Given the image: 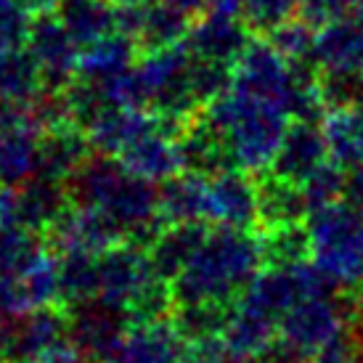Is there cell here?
<instances>
[{"label":"cell","instance_id":"obj_1","mask_svg":"<svg viewBox=\"0 0 363 363\" xmlns=\"http://www.w3.org/2000/svg\"><path fill=\"white\" fill-rule=\"evenodd\" d=\"M72 204L104 210L125 231V242L149 250L162 233L160 189L125 170L117 157L96 154L67 181Z\"/></svg>","mask_w":363,"mask_h":363},{"label":"cell","instance_id":"obj_26","mask_svg":"<svg viewBox=\"0 0 363 363\" xmlns=\"http://www.w3.org/2000/svg\"><path fill=\"white\" fill-rule=\"evenodd\" d=\"M40 135L35 125L0 130V186H21L38 175Z\"/></svg>","mask_w":363,"mask_h":363},{"label":"cell","instance_id":"obj_15","mask_svg":"<svg viewBox=\"0 0 363 363\" xmlns=\"http://www.w3.org/2000/svg\"><path fill=\"white\" fill-rule=\"evenodd\" d=\"M162 122V114L152 109H135V106H114L106 104L85 128L93 152L106 157H120L133 141L154 130Z\"/></svg>","mask_w":363,"mask_h":363},{"label":"cell","instance_id":"obj_31","mask_svg":"<svg viewBox=\"0 0 363 363\" xmlns=\"http://www.w3.org/2000/svg\"><path fill=\"white\" fill-rule=\"evenodd\" d=\"M51 252L45 233L21 225L0 228V276H16L32 268L43 255Z\"/></svg>","mask_w":363,"mask_h":363},{"label":"cell","instance_id":"obj_30","mask_svg":"<svg viewBox=\"0 0 363 363\" xmlns=\"http://www.w3.org/2000/svg\"><path fill=\"white\" fill-rule=\"evenodd\" d=\"M59 260V305L74 311L99 300V255L67 252Z\"/></svg>","mask_w":363,"mask_h":363},{"label":"cell","instance_id":"obj_27","mask_svg":"<svg viewBox=\"0 0 363 363\" xmlns=\"http://www.w3.org/2000/svg\"><path fill=\"white\" fill-rule=\"evenodd\" d=\"M45 88L43 72L27 45L0 48V99L13 104L38 101Z\"/></svg>","mask_w":363,"mask_h":363},{"label":"cell","instance_id":"obj_9","mask_svg":"<svg viewBox=\"0 0 363 363\" xmlns=\"http://www.w3.org/2000/svg\"><path fill=\"white\" fill-rule=\"evenodd\" d=\"M45 239H48V247H51L53 255H101L125 242V231L104 210L69 204L59 220L48 228Z\"/></svg>","mask_w":363,"mask_h":363},{"label":"cell","instance_id":"obj_51","mask_svg":"<svg viewBox=\"0 0 363 363\" xmlns=\"http://www.w3.org/2000/svg\"><path fill=\"white\" fill-rule=\"evenodd\" d=\"M59 3H61V0H59Z\"/></svg>","mask_w":363,"mask_h":363},{"label":"cell","instance_id":"obj_7","mask_svg":"<svg viewBox=\"0 0 363 363\" xmlns=\"http://www.w3.org/2000/svg\"><path fill=\"white\" fill-rule=\"evenodd\" d=\"M67 183L35 175L21 186H3L0 191V228L21 225L38 233H48L69 207Z\"/></svg>","mask_w":363,"mask_h":363},{"label":"cell","instance_id":"obj_28","mask_svg":"<svg viewBox=\"0 0 363 363\" xmlns=\"http://www.w3.org/2000/svg\"><path fill=\"white\" fill-rule=\"evenodd\" d=\"M276 332H279V321H273V318L262 315V313H255L250 308H244V305L233 303L231 318L225 323L220 340L233 358L255 361L276 337Z\"/></svg>","mask_w":363,"mask_h":363},{"label":"cell","instance_id":"obj_45","mask_svg":"<svg viewBox=\"0 0 363 363\" xmlns=\"http://www.w3.org/2000/svg\"><path fill=\"white\" fill-rule=\"evenodd\" d=\"M244 0H207V9L218 11V13H233V16H242Z\"/></svg>","mask_w":363,"mask_h":363},{"label":"cell","instance_id":"obj_32","mask_svg":"<svg viewBox=\"0 0 363 363\" xmlns=\"http://www.w3.org/2000/svg\"><path fill=\"white\" fill-rule=\"evenodd\" d=\"M233 303H183L172 311V326L186 342H199L207 337H220L231 318Z\"/></svg>","mask_w":363,"mask_h":363},{"label":"cell","instance_id":"obj_19","mask_svg":"<svg viewBox=\"0 0 363 363\" xmlns=\"http://www.w3.org/2000/svg\"><path fill=\"white\" fill-rule=\"evenodd\" d=\"M186 347L172 321L130 323L117 353L120 363H186Z\"/></svg>","mask_w":363,"mask_h":363},{"label":"cell","instance_id":"obj_16","mask_svg":"<svg viewBox=\"0 0 363 363\" xmlns=\"http://www.w3.org/2000/svg\"><path fill=\"white\" fill-rule=\"evenodd\" d=\"M326 160H329V146L323 138L321 122L292 120L281 141V149H279L268 172L279 175L284 181L303 183Z\"/></svg>","mask_w":363,"mask_h":363},{"label":"cell","instance_id":"obj_47","mask_svg":"<svg viewBox=\"0 0 363 363\" xmlns=\"http://www.w3.org/2000/svg\"><path fill=\"white\" fill-rule=\"evenodd\" d=\"M117 6H146V3H154V0H114Z\"/></svg>","mask_w":363,"mask_h":363},{"label":"cell","instance_id":"obj_42","mask_svg":"<svg viewBox=\"0 0 363 363\" xmlns=\"http://www.w3.org/2000/svg\"><path fill=\"white\" fill-rule=\"evenodd\" d=\"M342 202L347 204V207H353V210L363 218V164H358V167H353V170H347Z\"/></svg>","mask_w":363,"mask_h":363},{"label":"cell","instance_id":"obj_29","mask_svg":"<svg viewBox=\"0 0 363 363\" xmlns=\"http://www.w3.org/2000/svg\"><path fill=\"white\" fill-rule=\"evenodd\" d=\"M59 19L80 43V48L117 32V3L114 0H61Z\"/></svg>","mask_w":363,"mask_h":363},{"label":"cell","instance_id":"obj_36","mask_svg":"<svg viewBox=\"0 0 363 363\" xmlns=\"http://www.w3.org/2000/svg\"><path fill=\"white\" fill-rule=\"evenodd\" d=\"M318 85H321V96H323V104H326V111L363 104V69L321 72Z\"/></svg>","mask_w":363,"mask_h":363},{"label":"cell","instance_id":"obj_8","mask_svg":"<svg viewBox=\"0 0 363 363\" xmlns=\"http://www.w3.org/2000/svg\"><path fill=\"white\" fill-rule=\"evenodd\" d=\"M27 48L38 61L48 91H64L77 77L82 48L72 38V32L64 27L59 13L51 11V13H40L32 19Z\"/></svg>","mask_w":363,"mask_h":363},{"label":"cell","instance_id":"obj_50","mask_svg":"<svg viewBox=\"0 0 363 363\" xmlns=\"http://www.w3.org/2000/svg\"><path fill=\"white\" fill-rule=\"evenodd\" d=\"M0 191H3V186H0Z\"/></svg>","mask_w":363,"mask_h":363},{"label":"cell","instance_id":"obj_46","mask_svg":"<svg viewBox=\"0 0 363 363\" xmlns=\"http://www.w3.org/2000/svg\"><path fill=\"white\" fill-rule=\"evenodd\" d=\"M353 19L363 27V0H355V6H353Z\"/></svg>","mask_w":363,"mask_h":363},{"label":"cell","instance_id":"obj_12","mask_svg":"<svg viewBox=\"0 0 363 363\" xmlns=\"http://www.w3.org/2000/svg\"><path fill=\"white\" fill-rule=\"evenodd\" d=\"M183 128L186 125L181 122L162 117V122L154 130L141 135L138 141H133L117 160L125 164V170H130L143 181L164 183L167 178L183 172V157L181 146H178V135Z\"/></svg>","mask_w":363,"mask_h":363},{"label":"cell","instance_id":"obj_23","mask_svg":"<svg viewBox=\"0 0 363 363\" xmlns=\"http://www.w3.org/2000/svg\"><path fill=\"white\" fill-rule=\"evenodd\" d=\"M178 146H181L183 170L212 178V175L233 167L225 138L204 120L202 114H196L194 120L186 122V128L178 135Z\"/></svg>","mask_w":363,"mask_h":363},{"label":"cell","instance_id":"obj_10","mask_svg":"<svg viewBox=\"0 0 363 363\" xmlns=\"http://www.w3.org/2000/svg\"><path fill=\"white\" fill-rule=\"evenodd\" d=\"M154 276L157 273L143 247L130 242L117 244L99 255V300L128 311Z\"/></svg>","mask_w":363,"mask_h":363},{"label":"cell","instance_id":"obj_18","mask_svg":"<svg viewBox=\"0 0 363 363\" xmlns=\"http://www.w3.org/2000/svg\"><path fill=\"white\" fill-rule=\"evenodd\" d=\"M141 56V45L125 32H111L101 40L85 45L80 51V64H77V80L93 85L101 91L104 85L117 80L120 74L133 69V64Z\"/></svg>","mask_w":363,"mask_h":363},{"label":"cell","instance_id":"obj_4","mask_svg":"<svg viewBox=\"0 0 363 363\" xmlns=\"http://www.w3.org/2000/svg\"><path fill=\"white\" fill-rule=\"evenodd\" d=\"M311 262L345 292L363 289V218L345 202L311 212Z\"/></svg>","mask_w":363,"mask_h":363},{"label":"cell","instance_id":"obj_41","mask_svg":"<svg viewBox=\"0 0 363 363\" xmlns=\"http://www.w3.org/2000/svg\"><path fill=\"white\" fill-rule=\"evenodd\" d=\"M313 363H361L358 350H355V340L353 334H350V326L340 337H334L326 347H321L315 353V358H313Z\"/></svg>","mask_w":363,"mask_h":363},{"label":"cell","instance_id":"obj_24","mask_svg":"<svg viewBox=\"0 0 363 363\" xmlns=\"http://www.w3.org/2000/svg\"><path fill=\"white\" fill-rule=\"evenodd\" d=\"M313 61L321 72L363 69V27L345 16L318 27Z\"/></svg>","mask_w":363,"mask_h":363},{"label":"cell","instance_id":"obj_39","mask_svg":"<svg viewBox=\"0 0 363 363\" xmlns=\"http://www.w3.org/2000/svg\"><path fill=\"white\" fill-rule=\"evenodd\" d=\"M353 6H355V0H303L297 16H303L311 27L318 30L323 24H329V21L345 16L347 11H353Z\"/></svg>","mask_w":363,"mask_h":363},{"label":"cell","instance_id":"obj_17","mask_svg":"<svg viewBox=\"0 0 363 363\" xmlns=\"http://www.w3.org/2000/svg\"><path fill=\"white\" fill-rule=\"evenodd\" d=\"M91 157L93 146L85 130L77 128L74 122H64V125H56L40 135L38 175L67 183Z\"/></svg>","mask_w":363,"mask_h":363},{"label":"cell","instance_id":"obj_11","mask_svg":"<svg viewBox=\"0 0 363 363\" xmlns=\"http://www.w3.org/2000/svg\"><path fill=\"white\" fill-rule=\"evenodd\" d=\"M130 329L128 313L93 300L69 311V342L91 363L117 358L122 340Z\"/></svg>","mask_w":363,"mask_h":363},{"label":"cell","instance_id":"obj_5","mask_svg":"<svg viewBox=\"0 0 363 363\" xmlns=\"http://www.w3.org/2000/svg\"><path fill=\"white\" fill-rule=\"evenodd\" d=\"M64 342H69V311L59 303L0 318V363H30Z\"/></svg>","mask_w":363,"mask_h":363},{"label":"cell","instance_id":"obj_6","mask_svg":"<svg viewBox=\"0 0 363 363\" xmlns=\"http://www.w3.org/2000/svg\"><path fill=\"white\" fill-rule=\"evenodd\" d=\"M300 80V64L284 59L271 40H252L233 67V88L279 104L284 111Z\"/></svg>","mask_w":363,"mask_h":363},{"label":"cell","instance_id":"obj_44","mask_svg":"<svg viewBox=\"0 0 363 363\" xmlns=\"http://www.w3.org/2000/svg\"><path fill=\"white\" fill-rule=\"evenodd\" d=\"M164 3H170L172 9L183 11V13H189V16H202L204 11H207V0H164Z\"/></svg>","mask_w":363,"mask_h":363},{"label":"cell","instance_id":"obj_21","mask_svg":"<svg viewBox=\"0 0 363 363\" xmlns=\"http://www.w3.org/2000/svg\"><path fill=\"white\" fill-rule=\"evenodd\" d=\"M257 199H260L257 231L297 225V223H308L311 218V207L303 194V186L284 181L273 172L257 175Z\"/></svg>","mask_w":363,"mask_h":363},{"label":"cell","instance_id":"obj_14","mask_svg":"<svg viewBox=\"0 0 363 363\" xmlns=\"http://www.w3.org/2000/svg\"><path fill=\"white\" fill-rule=\"evenodd\" d=\"M260 199H257V175L239 167L223 170L210 178V223L225 228H257Z\"/></svg>","mask_w":363,"mask_h":363},{"label":"cell","instance_id":"obj_35","mask_svg":"<svg viewBox=\"0 0 363 363\" xmlns=\"http://www.w3.org/2000/svg\"><path fill=\"white\" fill-rule=\"evenodd\" d=\"M273 43V48L289 61H313V45H315V27H311L303 16H292L289 21L279 24L271 35H265Z\"/></svg>","mask_w":363,"mask_h":363},{"label":"cell","instance_id":"obj_3","mask_svg":"<svg viewBox=\"0 0 363 363\" xmlns=\"http://www.w3.org/2000/svg\"><path fill=\"white\" fill-rule=\"evenodd\" d=\"M199 114L225 138L233 167L252 175L271 170L284 135L289 130V114L279 104L250 96L239 88L223 93Z\"/></svg>","mask_w":363,"mask_h":363},{"label":"cell","instance_id":"obj_25","mask_svg":"<svg viewBox=\"0 0 363 363\" xmlns=\"http://www.w3.org/2000/svg\"><path fill=\"white\" fill-rule=\"evenodd\" d=\"M329 160L345 170L363 164V104L329 109L321 120Z\"/></svg>","mask_w":363,"mask_h":363},{"label":"cell","instance_id":"obj_34","mask_svg":"<svg viewBox=\"0 0 363 363\" xmlns=\"http://www.w3.org/2000/svg\"><path fill=\"white\" fill-rule=\"evenodd\" d=\"M345 181H347V170L340 167V164L332 160H326L318 170L313 172L311 178H305L300 186H303V194H305V199H308L311 212L323 210V207H329V204L342 202Z\"/></svg>","mask_w":363,"mask_h":363},{"label":"cell","instance_id":"obj_40","mask_svg":"<svg viewBox=\"0 0 363 363\" xmlns=\"http://www.w3.org/2000/svg\"><path fill=\"white\" fill-rule=\"evenodd\" d=\"M255 363H313V355L305 353L303 347H297L294 342H289L286 337H281V334L276 332V337L255 358Z\"/></svg>","mask_w":363,"mask_h":363},{"label":"cell","instance_id":"obj_37","mask_svg":"<svg viewBox=\"0 0 363 363\" xmlns=\"http://www.w3.org/2000/svg\"><path fill=\"white\" fill-rule=\"evenodd\" d=\"M303 0H244L242 16L257 35H271L279 24L300 13Z\"/></svg>","mask_w":363,"mask_h":363},{"label":"cell","instance_id":"obj_48","mask_svg":"<svg viewBox=\"0 0 363 363\" xmlns=\"http://www.w3.org/2000/svg\"><path fill=\"white\" fill-rule=\"evenodd\" d=\"M223 363H255V361H247V358H233V355H228Z\"/></svg>","mask_w":363,"mask_h":363},{"label":"cell","instance_id":"obj_13","mask_svg":"<svg viewBox=\"0 0 363 363\" xmlns=\"http://www.w3.org/2000/svg\"><path fill=\"white\" fill-rule=\"evenodd\" d=\"M250 43H252V27L244 21V16L210 11L191 21L183 45L196 59L223 61L236 67V61L244 56Z\"/></svg>","mask_w":363,"mask_h":363},{"label":"cell","instance_id":"obj_2","mask_svg":"<svg viewBox=\"0 0 363 363\" xmlns=\"http://www.w3.org/2000/svg\"><path fill=\"white\" fill-rule=\"evenodd\" d=\"M265 268L260 233L215 225L191 262L172 281L175 305L236 303Z\"/></svg>","mask_w":363,"mask_h":363},{"label":"cell","instance_id":"obj_20","mask_svg":"<svg viewBox=\"0 0 363 363\" xmlns=\"http://www.w3.org/2000/svg\"><path fill=\"white\" fill-rule=\"evenodd\" d=\"M160 220L175 223H210V178L183 170L160 183Z\"/></svg>","mask_w":363,"mask_h":363},{"label":"cell","instance_id":"obj_43","mask_svg":"<svg viewBox=\"0 0 363 363\" xmlns=\"http://www.w3.org/2000/svg\"><path fill=\"white\" fill-rule=\"evenodd\" d=\"M350 334H353L355 350H358V358L363 363V289L358 294V308H355L353 318H350Z\"/></svg>","mask_w":363,"mask_h":363},{"label":"cell","instance_id":"obj_49","mask_svg":"<svg viewBox=\"0 0 363 363\" xmlns=\"http://www.w3.org/2000/svg\"><path fill=\"white\" fill-rule=\"evenodd\" d=\"M101 363H120V361H117V358H111V361H101Z\"/></svg>","mask_w":363,"mask_h":363},{"label":"cell","instance_id":"obj_33","mask_svg":"<svg viewBox=\"0 0 363 363\" xmlns=\"http://www.w3.org/2000/svg\"><path fill=\"white\" fill-rule=\"evenodd\" d=\"M260 233L262 260L265 268H289L297 262H305L311 257V233H308V223H297V225H284V228H273V231H257Z\"/></svg>","mask_w":363,"mask_h":363},{"label":"cell","instance_id":"obj_22","mask_svg":"<svg viewBox=\"0 0 363 363\" xmlns=\"http://www.w3.org/2000/svg\"><path fill=\"white\" fill-rule=\"evenodd\" d=\"M210 223H175L164 225L154 244L146 250L154 273L164 281H175L181 271L191 262L196 250L210 236Z\"/></svg>","mask_w":363,"mask_h":363},{"label":"cell","instance_id":"obj_38","mask_svg":"<svg viewBox=\"0 0 363 363\" xmlns=\"http://www.w3.org/2000/svg\"><path fill=\"white\" fill-rule=\"evenodd\" d=\"M32 19L24 0H0V48L27 45Z\"/></svg>","mask_w":363,"mask_h":363}]
</instances>
